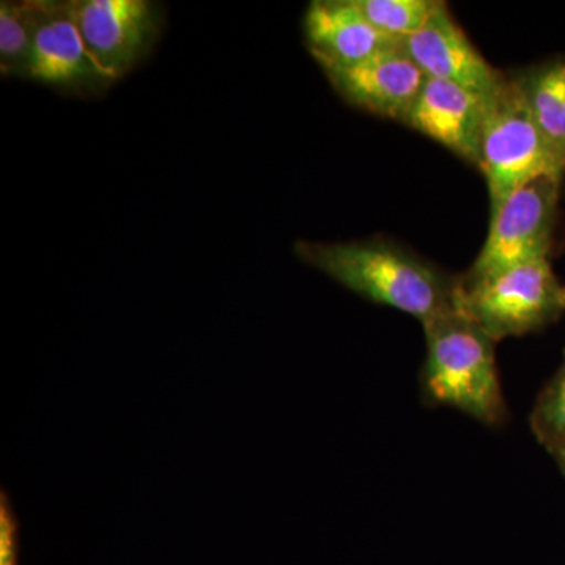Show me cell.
Instances as JSON below:
<instances>
[{"instance_id":"1","label":"cell","mask_w":565,"mask_h":565,"mask_svg":"<svg viewBox=\"0 0 565 565\" xmlns=\"http://www.w3.org/2000/svg\"><path fill=\"white\" fill-rule=\"evenodd\" d=\"M294 252L349 291L414 316L422 326L459 310L460 277L392 241H297Z\"/></svg>"},{"instance_id":"2","label":"cell","mask_w":565,"mask_h":565,"mask_svg":"<svg viewBox=\"0 0 565 565\" xmlns=\"http://www.w3.org/2000/svg\"><path fill=\"white\" fill-rule=\"evenodd\" d=\"M426 359L422 396L429 407H449L487 427L509 419L497 362V341L462 311L424 323Z\"/></svg>"},{"instance_id":"3","label":"cell","mask_w":565,"mask_h":565,"mask_svg":"<svg viewBox=\"0 0 565 565\" xmlns=\"http://www.w3.org/2000/svg\"><path fill=\"white\" fill-rule=\"evenodd\" d=\"M478 169L489 189L490 212L537 178L564 180L514 74H504L490 96Z\"/></svg>"},{"instance_id":"4","label":"cell","mask_w":565,"mask_h":565,"mask_svg":"<svg viewBox=\"0 0 565 565\" xmlns=\"http://www.w3.org/2000/svg\"><path fill=\"white\" fill-rule=\"evenodd\" d=\"M457 307L500 343L555 322L564 313V286L548 258L533 259L478 281L460 277Z\"/></svg>"},{"instance_id":"5","label":"cell","mask_w":565,"mask_h":565,"mask_svg":"<svg viewBox=\"0 0 565 565\" xmlns=\"http://www.w3.org/2000/svg\"><path fill=\"white\" fill-rule=\"evenodd\" d=\"M561 184L555 178H537L490 212L486 243L462 281L482 280L509 267L548 258Z\"/></svg>"},{"instance_id":"6","label":"cell","mask_w":565,"mask_h":565,"mask_svg":"<svg viewBox=\"0 0 565 565\" xmlns=\"http://www.w3.org/2000/svg\"><path fill=\"white\" fill-rule=\"evenodd\" d=\"M70 9L88 51L117 81L147 57L161 32V9L148 0H73Z\"/></svg>"},{"instance_id":"7","label":"cell","mask_w":565,"mask_h":565,"mask_svg":"<svg viewBox=\"0 0 565 565\" xmlns=\"http://www.w3.org/2000/svg\"><path fill=\"white\" fill-rule=\"evenodd\" d=\"M28 79L70 95H98L117 82L88 51L70 2L55 0H46Z\"/></svg>"},{"instance_id":"8","label":"cell","mask_w":565,"mask_h":565,"mask_svg":"<svg viewBox=\"0 0 565 565\" xmlns=\"http://www.w3.org/2000/svg\"><path fill=\"white\" fill-rule=\"evenodd\" d=\"M327 77L345 103L375 117L399 122L427 79L401 41L349 68L330 71Z\"/></svg>"},{"instance_id":"9","label":"cell","mask_w":565,"mask_h":565,"mask_svg":"<svg viewBox=\"0 0 565 565\" xmlns=\"http://www.w3.org/2000/svg\"><path fill=\"white\" fill-rule=\"evenodd\" d=\"M489 99L455 82L427 77L403 125L478 167Z\"/></svg>"},{"instance_id":"10","label":"cell","mask_w":565,"mask_h":565,"mask_svg":"<svg viewBox=\"0 0 565 565\" xmlns=\"http://www.w3.org/2000/svg\"><path fill=\"white\" fill-rule=\"evenodd\" d=\"M401 44L429 79L455 82L486 96H492L503 81L504 73L487 62L446 2Z\"/></svg>"},{"instance_id":"11","label":"cell","mask_w":565,"mask_h":565,"mask_svg":"<svg viewBox=\"0 0 565 565\" xmlns=\"http://www.w3.org/2000/svg\"><path fill=\"white\" fill-rule=\"evenodd\" d=\"M308 51L323 70L349 68L394 43L364 18L355 0H313L305 11Z\"/></svg>"},{"instance_id":"12","label":"cell","mask_w":565,"mask_h":565,"mask_svg":"<svg viewBox=\"0 0 565 565\" xmlns=\"http://www.w3.org/2000/svg\"><path fill=\"white\" fill-rule=\"evenodd\" d=\"M531 114L565 173V55L514 73Z\"/></svg>"},{"instance_id":"13","label":"cell","mask_w":565,"mask_h":565,"mask_svg":"<svg viewBox=\"0 0 565 565\" xmlns=\"http://www.w3.org/2000/svg\"><path fill=\"white\" fill-rule=\"evenodd\" d=\"M46 0L0 3V73L28 79Z\"/></svg>"},{"instance_id":"14","label":"cell","mask_w":565,"mask_h":565,"mask_svg":"<svg viewBox=\"0 0 565 565\" xmlns=\"http://www.w3.org/2000/svg\"><path fill=\"white\" fill-rule=\"evenodd\" d=\"M355 3L382 35L403 41L430 20L441 0H355Z\"/></svg>"},{"instance_id":"15","label":"cell","mask_w":565,"mask_h":565,"mask_svg":"<svg viewBox=\"0 0 565 565\" xmlns=\"http://www.w3.org/2000/svg\"><path fill=\"white\" fill-rule=\"evenodd\" d=\"M535 440L548 455L565 445V353L555 375L546 382L530 415Z\"/></svg>"},{"instance_id":"16","label":"cell","mask_w":565,"mask_h":565,"mask_svg":"<svg viewBox=\"0 0 565 565\" xmlns=\"http://www.w3.org/2000/svg\"><path fill=\"white\" fill-rule=\"evenodd\" d=\"M21 522L9 492L0 493V565H20Z\"/></svg>"},{"instance_id":"17","label":"cell","mask_w":565,"mask_h":565,"mask_svg":"<svg viewBox=\"0 0 565 565\" xmlns=\"http://www.w3.org/2000/svg\"><path fill=\"white\" fill-rule=\"evenodd\" d=\"M553 459L556 460L557 467H559L561 473L565 476V445L563 448L557 449Z\"/></svg>"},{"instance_id":"18","label":"cell","mask_w":565,"mask_h":565,"mask_svg":"<svg viewBox=\"0 0 565 565\" xmlns=\"http://www.w3.org/2000/svg\"><path fill=\"white\" fill-rule=\"evenodd\" d=\"M564 311H565V286H564Z\"/></svg>"}]
</instances>
